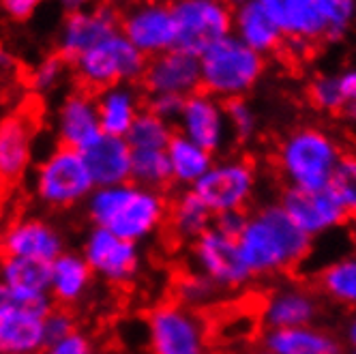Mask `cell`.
I'll use <instances>...</instances> for the list:
<instances>
[{
	"instance_id": "obj_1",
	"label": "cell",
	"mask_w": 356,
	"mask_h": 354,
	"mask_svg": "<svg viewBox=\"0 0 356 354\" xmlns=\"http://www.w3.org/2000/svg\"><path fill=\"white\" fill-rule=\"evenodd\" d=\"M241 258L251 277H275L300 266L312 254L314 241L298 230L279 202H268L247 213L236 239Z\"/></svg>"
},
{
	"instance_id": "obj_2",
	"label": "cell",
	"mask_w": 356,
	"mask_h": 354,
	"mask_svg": "<svg viewBox=\"0 0 356 354\" xmlns=\"http://www.w3.org/2000/svg\"><path fill=\"white\" fill-rule=\"evenodd\" d=\"M170 198L134 181L112 187H95L84 204L90 225L106 227L112 234L144 245L161 234L168 223Z\"/></svg>"
},
{
	"instance_id": "obj_3",
	"label": "cell",
	"mask_w": 356,
	"mask_h": 354,
	"mask_svg": "<svg viewBox=\"0 0 356 354\" xmlns=\"http://www.w3.org/2000/svg\"><path fill=\"white\" fill-rule=\"evenodd\" d=\"M343 159L339 142L326 129L302 124L282 138L275 166L288 189H322L333 183Z\"/></svg>"
},
{
	"instance_id": "obj_4",
	"label": "cell",
	"mask_w": 356,
	"mask_h": 354,
	"mask_svg": "<svg viewBox=\"0 0 356 354\" xmlns=\"http://www.w3.org/2000/svg\"><path fill=\"white\" fill-rule=\"evenodd\" d=\"M31 193L47 213H69L84 209L95 191V181L84 153L56 144L35 163L31 172Z\"/></svg>"
},
{
	"instance_id": "obj_5",
	"label": "cell",
	"mask_w": 356,
	"mask_h": 354,
	"mask_svg": "<svg viewBox=\"0 0 356 354\" xmlns=\"http://www.w3.org/2000/svg\"><path fill=\"white\" fill-rule=\"evenodd\" d=\"M266 61L256 49L245 45L236 35H227L200 54L202 90L221 99H245L258 86Z\"/></svg>"
},
{
	"instance_id": "obj_6",
	"label": "cell",
	"mask_w": 356,
	"mask_h": 354,
	"mask_svg": "<svg viewBox=\"0 0 356 354\" xmlns=\"http://www.w3.org/2000/svg\"><path fill=\"white\" fill-rule=\"evenodd\" d=\"M146 354H211L209 324L200 312L161 300L144 316Z\"/></svg>"
},
{
	"instance_id": "obj_7",
	"label": "cell",
	"mask_w": 356,
	"mask_h": 354,
	"mask_svg": "<svg viewBox=\"0 0 356 354\" xmlns=\"http://www.w3.org/2000/svg\"><path fill=\"white\" fill-rule=\"evenodd\" d=\"M52 307L47 292H15L0 284V354H41L43 320Z\"/></svg>"
},
{
	"instance_id": "obj_8",
	"label": "cell",
	"mask_w": 356,
	"mask_h": 354,
	"mask_svg": "<svg viewBox=\"0 0 356 354\" xmlns=\"http://www.w3.org/2000/svg\"><path fill=\"white\" fill-rule=\"evenodd\" d=\"M148 58L120 31L73 61V71L84 90H104L142 80Z\"/></svg>"
},
{
	"instance_id": "obj_9",
	"label": "cell",
	"mask_w": 356,
	"mask_h": 354,
	"mask_svg": "<svg viewBox=\"0 0 356 354\" xmlns=\"http://www.w3.org/2000/svg\"><path fill=\"white\" fill-rule=\"evenodd\" d=\"M193 191L215 217L236 211L247 213L258 191V170L243 157L215 159Z\"/></svg>"
},
{
	"instance_id": "obj_10",
	"label": "cell",
	"mask_w": 356,
	"mask_h": 354,
	"mask_svg": "<svg viewBox=\"0 0 356 354\" xmlns=\"http://www.w3.org/2000/svg\"><path fill=\"white\" fill-rule=\"evenodd\" d=\"M80 254L97 280L114 288L131 286L144 264L142 245L124 241L97 225H90L82 236Z\"/></svg>"
},
{
	"instance_id": "obj_11",
	"label": "cell",
	"mask_w": 356,
	"mask_h": 354,
	"mask_svg": "<svg viewBox=\"0 0 356 354\" xmlns=\"http://www.w3.org/2000/svg\"><path fill=\"white\" fill-rule=\"evenodd\" d=\"M176 47L200 58L219 39L232 35V7L227 0H172Z\"/></svg>"
},
{
	"instance_id": "obj_12",
	"label": "cell",
	"mask_w": 356,
	"mask_h": 354,
	"mask_svg": "<svg viewBox=\"0 0 356 354\" xmlns=\"http://www.w3.org/2000/svg\"><path fill=\"white\" fill-rule=\"evenodd\" d=\"M191 271L204 275L223 294L243 290L253 277L247 271L236 239L223 234L213 225L189 249Z\"/></svg>"
},
{
	"instance_id": "obj_13",
	"label": "cell",
	"mask_w": 356,
	"mask_h": 354,
	"mask_svg": "<svg viewBox=\"0 0 356 354\" xmlns=\"http://www.w3.org/2000/svg\"><path fill=\"white\" fill-rule=\"evenodd\" d=\"M120 33L146 58L176 47V22L168 0H136L120 15Z\"/></svg>"
},
{
	"instance_id": "obj_14",
	"label": "cell",
	"mask_w": 356,
	"mask_h": 354,
	"mask_svg": "<svg viewBox=\"0 0 356 354\" xmlns=\"http://www.w3.org/2000/svg\"><path fill=\"white\" fill-rule=\"evenodd\" d=\"M67 249L63 227L41 215H22L0 232V256L52 264Z\"/></svg>"
},
{
	"instance_id": "obj_15",
	"label": "cell",
	"mask_w": 356,
	"mask_h": 354,
	"mask_svg": "<svg viewBox=\"0 0 356 354\" xmlns=\"http://www.w3.org/2000/svg\"><path fill=\"white\" fill-rule=\"evenodd\" d=\"M37 157V122L26 112L0 118V191L15 189L29 179Z\"/></svg>"
},
{
	"instance_id": "obj_16",
	"label": "cell",
	"mask_w": 356,
	"mask_h": 354,
	"mask_svg": "<svg viewBox=\"0 0 356 354\" xmlns=\"http://www.w3.org/2000/svg\"><path fill=\"white\" fill-rule=\"evenodd\" d=\"M288 217L296 223L312 241L326 236L350 219L337 191L333 187L322 189H288L279 198Z\"/></svg>"
},
{
	"instance_id": "obj_17",
	"label": "cell",
	"mask_w": 356,
	"mask_h": 354,
	"mask_svg": "<svg viewBox=\"0 0 356 354\" xmlns=\"http://www.w3.org/2000/svg\"><path fill=\"white\" fill-rule=\"evenodd\" d=\"M174 129L209 150L211 155L221 153L232 140L225 104L204 90H197L183 101V110L174 122Z\"/></svg>"
},
{
	"instance_id": "obj_18",
	"label": "cell",
	"mask_w": 356,
	"mask_h": 354,
	"mask_svg": "<svg viewBox=\"0 0 356 354\" xmlns=\"http://www.w3.org/2000/svg\"><path fill=\"white\" fill-rule=\"evenodd\" d=\"M322 314L320 294L298 282L279 284L264 296L260 305V322L264 331L316 324Z\"/></svg>"
},
{
	"instance_id": "obj_19",
	"label": "cell",
	"mask_w": 356,
	"mask_h": 354,
	"mask_svg": "<svg viewBox=\"0 0 356 354\" xmlns=\"http://www.w3.org/2000/svg\"><path fill=\"white\" fill-rule=\"evenodd\" d=\"M52 129L56 144L84 153L92 142L104 136L95 95L84 88L67 92L56 106Z\"/></svg>"
},
{
	"instance_id": "obj_20",
	"label": "cell",
	"mask_w": 356,
	"mask_h": 354,
	"mask_svg": "<svg viewBox=\"0 0 356 354\" xmlns=\"http://www.w3.org/2000/svg\"><path fill=\"white\" fill-rule=\"evenodd\" d=\"M118 31L120 15L112 5H90L65 17L58 31V52L65 61L73 63Z\"/></svg>"
},
{
	"instance_id": "obj_21",
	"label": "cell",
	"mask_w": 356,
	"mask_h": 354,
	"mask_svg": "<svg viewBox=\"0 0 356 354\" xmlns=\"http://www.w3.org/2000/svg\"><path fill=\"white\" fill-rule=\"evenodd\" d=\"M142 86L146 95H174L187 99L189 95L202 90L200 82V58L183 52V49H170L155 58H148Z\"/></svg>"
},
{
	"instance_id": "obj_22",
	"label": "cell",
	"mask_w": 356,
	"mask_h": 354,
	"mask_svg": "<svg viewBox=\"0 0 356 354\" xmlns=\"http://www.w3.org/2000/svg\"><path fill=\"white\" fill-rule=\"evenodd\" d=\"M97 277L86 264L80 249H67L49 264L47 294L54 305L73 309L92 294Z\"/></svg>"
},
{
	"instance_id": "obj_23",
	"label": "cell",
	"mask_w": 356,
	"mask_h": 354,
	"mask_svg": "<svg viewBox=\"0 0 356 354\" xmlns=\"http://www.w3.org/2000/svg\"><path fill=\"white\" fill-rule=\"evenodd\" d=\"M101 131L114 138H127L138 116L146 110V99L136 84H116L95 95Z\"/></svg>"
},
{
	"instance_id": "obj_24",
	"label": "cell",
	"mask_w": 356,
	"mask_h": 354,
	"mask_svg": "<svg viewBox=\"0 0 356 354\" xmlns=\"http://www.w3.org/2000/svg\"><path fill=\"white\" fill-rule=\"evenodd\" d=\"M260 348L273 354H341V339L320 324L273 328L260 337Z\"/></svg>"
},
{
	"instance_id": "obj_25",
	"label": "cell",
	"mask_w": 356,
	"mask_h": 354,
	"mask_svg": "<svg viewBox=\"0 0 356 354\" xmlns=\"http://www.w3.org/2000/svg\"><path fill=\"white\" fill-rule=\"evenodd\" d=\"M232 35L245 45L266 56L282 47L284 33L258 0H234L232 7Z\"/></svg>"
},
{
	"instance_id": "obj_26",
	"label": "cell",
	"mask_w": 356,
	"mask_h": 354,
	"mask_svg": "<svg viewBox=\"0 0 356 354\" xmlns=\"http://www.w3.org/2000/svg\"><path fill=\"white\" fill-rule=\"evenodd\" d=\"M84 159L97 187L131 181V146L124 138L104 134L84 150Z\"/></svg>"
},
{
	"instance_id": "obj_27",
	"label": "cell",
	"mask_w": 356,
	"mask_h": 354,
	"mask_svg": "<svg viewBox=\"0 0 356 354\" xmlns=\"http://www.w3.org/2000/svg\"><path fill=\"white\" fill-rule=\"evenodd\" d=\"M215 215L202 202L193 189H181L174 198H170L168 209V232L178 243H193L202 234L213 227Z\"/></svg>"
},
{
	"instance_id": "obj_28",
	"label": "cell",
	"mask_w": 356,
	"mask_h": 354,
	"mask_svg": "<svg viewBox=\"0 0 356 354\" xmlns=\"http://www.w3.org/2000/svg\"><path fill=\"white\" fill-rule=\"evenodd\" d=\"M165 155L170 163L172 185L181 189H193L195 183L215 163V155H211L209 150H204L181 134H174L172 142L165 148Z\"/></svg>"
},
{
	"instance_id": "obj_29",
	"label": "cell",
	"mask_w": 356,
	"mask_h": 354,
	"mask_svg": "<svg viewBox=\"0 0 356 354\" xmlns=\"http://www.w3.org/2000/svg\"><path fill=\"white\" fill-rule=\"evenodd\" d=\"M318 290L330 303L356 309V256H341L318 273Z\"/></svg>"
},
{
	"instance_id": "obj_30",
	"label": "cell",
	"mask_w": 356,
	"mask_h": 354,
	"mask_svg": "<svg viewBox=\"0 0 356 354\" xmlns=\"http://www.w3.org/2000/svg\"><path fill=\"white\" fill-rule=\"evenodd\" d=\"M0 284L15 292H47L49 286V264L0 256Z\"/></svg>"
},
{
	"instance_id": "obj_31",
	"label": "cell",
	"mask_w": 356,
	"mask_h": 354,
	"mask_svg": "<svg viewBox=\"0 0 356 354\" xmlns=\"http://www.w3.org/2000/svg\"><path fill=\"white\" fill-rule=\"evenodd\" d=\"M174 134L176 129L172 122L144 110L124 140L131 146V150H165Z\"/></svg>"
},
{
	"instance_id": "obj_32",
	"label": "cell",
	"mask_w": 356,
	"mask_h": 354,
	"mask_svg": "<svg viewBox=\"0 0 356 354\" xmlns=\"http://www.w3.org/2000/svg\"><path fill=\"white\" fill-rule=\"evenodd\" d=\"M131 181L165 191L172 185L165 150H131Z\"/></svg>"
},
{
	"instance_id": "obj_33",
	"label": "cell",
	"mask_w": 356,
	"mask_h": 354,
	"mask_svg": "<svg viewBox=\"0 0 356 354\" xmlns=\"http://www.w3.org/2000/svg\"><path fill=\"white\" fill-rule=\"evenodd\" d=\"M174 294H176V300L183 303V305L200 312L204 307H211L215 303L221 298V290L211 282L207 280L204 275H200L195 271H189L185 275H181L174 284Z\"/></svg>"
},
{
	"instance_id": "obj_34",
	"label": "cell",
	"mask_w": 356,
	"mask_h": 354,
	"mask_svg": "<svg viewBox=\"0 0 356 354\" xmlns=\"http://www.w3.org/2000/svg\"><path fill=\"white\" fill-rule=\"evenodd\" d=\"M309 104L324 114H337L348 108V101L341 92L337 73H320L307 86Z\"/></svg>"
},
{
	"instance_id": "obj_35",
	"label": "cell",
	"mask_w": 356,
	"mask_h": 354,
	"mask_svg": "<svg viewBox=\"0 0 356 354\" xmlns=\"http://www.w3.org/2000/svg\"><path fill=\"white\" fill-rule=\"evenodd\" d=\"M326 22L328 39H341L356 19V0H316Z\"/></svg>"
},
{
	"instance_id": "obj_36",
	"label": "cell",
	"mask_w": 356,
	"mask_h": 354,
	"mask_svg": "<svg viewBox=\"0 0 356 354\" xmlns=\"http://www.w3.org/2000/svg\"><path fill=\"white\" fill-rule=\"evenodd\" d=\"M225 114L230 134L238 142H249L258 134V114L247 99H232L225 101Z\"/></svg>"
},
{
	"instance_id": "obj_37",
	"label": "cell",
	"mask_w": 356,
	"mask_h": 354,
	"mask_svg": "<svg viewBox=\"0 0 356 354\" xmlns=\"http://www.w3.org/2000/svg\"><path fill=\"white\" fill-rule=\"evenodd\" d=\"M65 75H67V61L60 54L45 56L31 71V86L41 95L52 92L65 82Z\"/></svg>"
},
{
	"instance_id": "obj_38",
	"label": "cell",
	"mask_w": 356,
	"mask_h": 354,
	"mask_svg": "<svg viewBox=\"0 0 356 354\" xmlns=\"http://www.w3.org/2000/svg\"><path fill=\"white\" fill-rule=\"evenodd\" d=\"M330 187L337 191L348 217L356 219V155H343Z\"/></svg>"
},
{
	"instance_id": "obj_39",
	"label": "cell",
	"mask_w": 356,
	"mask_h": 354,
	"mask_svg": "<svg viewBox=\"0 0 356 354\" xmlns=\"http://www.w3.org/2000/svg\"><path fill=\"white\" fill-rule=\"evenodd\" d=\"M78 318L75 314L67 307H58L54 305L52 312H49L43 320V331H45V346L54 344L67 335H71L73 331H78Z\"/></svg>"
},
{
	"instance_id": "obj_40",
	"label": "cell",
	"mask_w": 356,
	"mask_h": 354,
	"mask_svg": "<svg viewBox=\"0 0 356 354\" xmlns=\"http://www.w3.org/2000/svg\"><path fill=\"white\" fill-rule=\"evenodd\" d=\"M41 354H97V344L84 328H78L71 335L45 346Z\"/></svg>"
},
{
	"instance_id": "obj_41",
	"label": "cell",
	"mask_w": 356,
	"mask_h": 354,
	"mask_svg": "<svg viewBox=\"0 0 356 354\" xmlns=\"http://www.w3.org/2000/svg\"><path fill=\"white\" fill-rule=\"evenodd\" d=\"M183 101L185 99L174 97V95H150L146 99V110L174 124L178 114L183 110Z\"/></svg>"
},
{
	"instance_id": "obj_42",
	"label": "cell",
	"mask_w": 356,
	"mask_h": 354,
	"mask_svg": "<svg viewBox=\"0 0 356 354\" xmlns=\"http://www.w3.org/2000/svg\"><path fill=\"white\" fill-rule=\"evenodd\" d=\"M45 0H3V9L5 13L11 17V19H17V22H26L31 19Z\"/></svg>"
},
{
	"instance_id": "obj_43",
	"label": "cell",
	"mask_w": 356,
	"mask_h": 354,
	"mask_svg": "<svg viewBox=\"0 0 356 354\" xmlns=\"http://www.w3.org/2000/svg\"><path fill=\"white\" fill-rule=\"evenodd\" d=\"M245 221H247V213H223V215H217L213 225L217 227V230H221L223 234L232 236V239H238V234L243 232L245 227Z\"/></svg>"
},
{
	"instance_id": "obj_44",
	"label": "cell",
	"mask_w": 356,
	"mask_h": 354,
	"mask_svg": "<svg viewBox=\"0 0 356 354\" xmlns=\"http://www.w3.org/2000/svg\"><path fill=\"white\" fill-rule=\"evenodd\" d=\"M337 78H339V86H341V92L348 101V106L354 104L356 101V67H350L337 73Z\"/></svg>"
},
{
	"instance_id": "obj_45",
	"label": "cell",
	"mask_w": 356,
	"mask_h": 354,
	"mask_svg": "<svg viewBox=\"0 0 356 354\" xmlns=\"http://www.w3.org/2000/svg\"><path fill=\"white\" fill-rule=\"evenodd\" d=\"M56 3H58V7L63 11H67V15L69 13H78L82 9L90 7V0H56Z\"/></svg>"
},
{
	"instance_id": "obj_46",
	"label": "cell",
	"mask_w": 356,
	"mask_h": 354,
	"mask_svg": "<svg viewBox=\"0 0 356 354\" xmlns=\"http://www.w3.org/2000/svg\"><path fill=\"white\" fill-rule=\"evenodd\" d=\"M343 337H346V344L350 346V350L356 352V314L348 320L346 331H343Z\"/></svg>"
},
{
	"instance_id": "obj_47",
	"label": "cell",
	"mask_w": 356,
	"mask_h": 354,
	"mask_svg": "<svg viewBox=\"0 0 356 354\" xmlns=\"http://www.w3.org/2000/svg\"><path fill=\"white\" fill-rule=\"evenodd\" d=\"M13 67V58L5 47H0V71H9Z\"/></svg>"
},
{
	"instance_id": "obj_48",
	"label": "cell",
	"mask_w": 356,
	"mask_h": 354,
	"mask_svg": "<svg viewBox=\"0 0 356 354\" xmlns=\"http://www.w3.org/2000/svg\"><path fill=\"white\" fill-rule=\"evenodd\" d=\"M346 116H348V120H350V124H352V127H356V101H354V104H350V106L346 108Z\"/></svg>"
},
{
	"instance_id": "obj_49",
	"label": "cell",
	"mask_w": 356,
	"mask_h": 354,
	"mask_svg": "<svg viewBox=\"0 0 356 354\" xmlns=\"http://www.w3.org/2000/svg\"><path fill=\"white\" fill-rule=\"evenodd\" d=\"M249 354H273V352H268V350H264V348H258V350H251Z\"/></svg>"
},
{
	"instance_id": "obj_50",
	"label": "cell",
	"mask_w": 356,
	"mask_h": 354,
	"mask_svg": "<svg viewBox=\"0 0 356 354\" xmlns=\"http://www.w3.org/2000/svg\"><path fill=\"white\" fill-rule=\"evenodd\" d=\"M350 354H356V352H354V350H350Z\"/></svg>"
},
{
	"instance_id": "obj_51",
	"label": "cell",
	"mask_w": 356,
	"mask_h": 354,
	"mask_svg": "<svg viewBox=\"0 0 356 354\" xmlns=\"http://www.w3.org/2000/svg\"><path fill=\"white\" fill-rule=\"evenodd\" d=\"M0 3H3V0H0Z\"/></svg>"
}]
</instances>
